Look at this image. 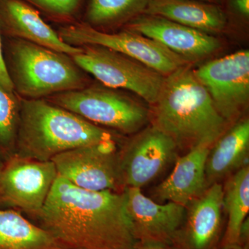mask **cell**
<instances>
[{"instance_id":"29","label":"cell","mask_w":249,"mask_h":249,"mask_svg":"<svg viewBox=\"0 0 249 249\" xmlns=\"http://www.w3.org/2000/svg\"><path fill=\"white\" fill-rule=\"evenodd\" d=\"M4 162L1 160V156H0V173H1V170H2L3 167H4Z\"/></svg>"},{"instance_id":"22","label":"cell","mask_w":249,"mask_h":249,"mask_svg":"<svg viewBox=\"0 0 249 249\" xmlns=\"http://www.w3.org/2000/svg\"><path fill=\"white\" fill-rule=\"evenodd\" d=\"M20 110L21 101L0 84V148L11 155L16 150Z\"/></svg>"},{"instance_id":"24","label":"cell","mask_w":249,"mask_h":249,"mask_svg":"<svg viewBox=\"0 0 249 249\" xmlns=\"http://www.w3.org/2000/svg\"><path fill=\"white\" fill-rule=\"evenodd\" d=\"M0 84L2 85L8 91L14 92V84L11 81L9 70H8L7 66L5 63L4 56H3L1 37H0Z\"/></svg>"},{"instance_id":"30","label":"cell","mask_w":249,"mask_h":249,"mask_svg":"<svg viewBox=\"0 0 249 249\" xmlns=\"http://www.w3.org/2000/svg\"><path fill=\"white\" fill-rule=\"evenodd\" d=\"M228 249H245L242 248V247H240V246H235V247H231V248Z\"/></svg>"},{"instance_id":"11","label":"cell","mask_w":249,"mask_h":249,"mask_svg":"<svg viewBox=\"0 0 249 249\" xmlns=\"http://www.w3.org/2000/svg\"><path fill=\"white\" fill-rule=\"evenodd\" d=\"M178 148L169 136L149 124L119 150L124 188L142 189L176 160Z\"/></svg>"},{"instance_id":"12","label":"cell","mask_w":249,"mask_h":249,"mask_svg":"<svg viewBox=\"0 0 249 249\" xmlns=\"http://www.w3.org/2000/svg\"><path fill=\"white\" fill-rule=\"evenodd\" d=\"M184 220L174 235L173 249H219L222 240L223 188L213 183L186 206Z\"/></svg>"},{"instance_id":"26","label":"cell","mask_w":249,"mask_h":249,"mask_svg":"<svg viewBox=\"0 0 249 249\" xmlns=\"http://www.w3.org/2000/svg\"><path fill=\"white\" fill-rule=\"evenodd\" d=\"M249 217L242 223L239 233L238 246L245 249H249Z\"/></svg>"},{"instance_id":"6","label":"cell","mask_w":249,"mask_h":249,"mask_svg":"<svg viewBox=\"0 0 249 249\" xmlns=\"http://www.w3.org/2000/svg\"><path fill=\"white\" fill-rule=\"evenodd\" d=\"M82 49L81 53L71 57L83 71L104 86L128 90L150 106L155 104L165 76L130 57L101 46L84 45Z\"/></svg>"},{"instance_id":"23","label":"cell","mask_w":249,"mask_h":249,"mask_svg":"<svg viewBox=\"0 0 249 249\" xmlns=\"http://www.w3.org/2000/svg\"><path fill=\"white\" fill-rule=\"evenodd\" d=\"M40 9L55 16H68L78 9L80 0H28Z\"/></svg>"},{"instance_id":"14","label":"cell","mask_w":249,"mask_h":249,"mask_svg":"<svg viewBox=\"0 0 249 249\" xmlns=\"http://www.w3.org/2000/svg\"><path fill=\"white\" fill-rule=\"evenodd\" d=\"M125 29L160 42L191 63L212 55L222 46L214 36L154 15H140L127 22Z\"/></svg>"},{"instance_id":"20","label":"cell","mask_w":249,"mask_h":249,"mask_svg":"<svg viewBox=\"0 0 249 249\" xmlns=\"http://www.w3.org/2000/svg\"><path fill=\"white\" fill-rule=\"evenodd\" d=\"M222 188L223 209L227 213L228 221L219 249H228L238 246L240 228L249 217V165L227 178Z\"/></svg>"},{"instance_id":"21","label":"cell","mask_w":249,"mask_h":249,"mask_svg":"<svg viewBox=\"0 0 249 249\" xmlns=\"http://www.w3.org/2000/svg\"><path fill=\"white\" fill-rule=\"evenodd\" d=\"M152 0H90L87 19L91 27L127 24L144 14Z\"/></svg>"},{"instance_id":"8","label":"cell","mask_w":249,"mask_h":249,"mask_svg":"<svg viewBox=\"0 0 249 249\" xmlns=\"http://www.w3.org/2000/svg\"><path fill=\"white\" fill-rule=\"evenodd\" d=\"M194 72L228 124L231 125L242 119L249 101V50L206 62Z\"/></svg>"},{"instance_id":"9","label":"cell","mask_w":249,"mask_h":249,"mask_svg":"<svg viewBox=\"0 0 249 249\" xmlns=\"http://www.w3.org/2000/svg\"><path fill=\"white\" fill-rule=\"evenodd\" d=\"M52 160L58 176L78 188L124 191L116 140L76 147L55 156Z\"/></svg>"},{"instance_id":"4","label":"cell","mask_w":249,"mask_h":249,"mask_svg":"<svg viewBox=\"0 0 249 249\" xmlns=\"http://www.w3.org/2000/svg\"><path fill=\"white\" fill-rule=\"evenodd\" d=\"M11 81L27 99H40L87 87L84 71L70 55L16 39L10 47Z\"/></svg>"},{"instance_id":"16","label":"cell","mask_w":249,"mask_h":249,"mask_svg":"<svg viewBox=\"0 0 249 249\" xmlns=\"http://www.w3.org/2000/svg\"><path fill=\"white\" fill-rule=\"evenodd\" d=\"M249 152V120L245 117L231 124L210 148L205 166L208 187L248 165Z\"/></svg>"},{"instance_id":"1","label":"cell","mask_w":249,"mask_h":249,"mask_svg":"<svg viewBox=\"0 0 249 249\" xmlns=\"http://www.w3.org/2000/svg\"><path fill=\"white\" fill-rule=\"evenodd\" d=\"M34 217L68 249H132L137 242L124 191H88L58 175Z\"/></svg>"},{"instance_id":"17","label":"cell","mask_w":249,"mask_h":249,"mask_svg":"<svg viewBox=\"0 0 249 249\" xmlns=\"http://www.w3.org/2000/svg\"><path fill=\"white\" fill-rule=\"evenodd\" d=\"M2 11L10 33L18 39L70 56L83 52L82 47L64 42L36 10L21 0H3Z\"/></svg>"},{"instance_id":"27","label":"cell","mask_w":249,"mask_h":249,"mask_svg":"<svg viewBox=\"0 0 249 249\" xmlns=\"http://www.w3.org/2000/svg\"><path fill=\"white\" fill-rule=\"evenodd\" d=\"M132 249H173L170 246L163 244L137 242Z\"/></svg>"},{"instance_id":"28","label":"cell","mask_w":249,"mask_h":249,"mask_svg":"<svg viewBox=\"0 0 249 249\" xmlns=\"http://www.w3.org/2000/svg\"><path fill=\"white\" fill-rule=\"evenodd\" d=\"M197 1H205V2L212 3V4L222 5L224 0H197Z\"/></svg>"},{"instance_id":"7","label":"cell","mask_w":249,"mask_h":249,"mask_svg":"<svg viewBox=\"0 0 249 249\" xmlns=\"http://www.w3.org/2000/svg\"><path fill=\"white\" fill-rule=\"evenodd\" d=\"M69 45H98L119 52L166 76L191 62L150 37L124 29L105 33L88 24L62 28L58 34Z\"/></svg>"},{"instance_id":"10","label":"cell","mask_w":249,"mask_h":249,"mask_svg":"<svg viewBox=\"0 0 249 249\" xmlns=\"http://www.w3.org/2000/svg\"><path fill=\"white\" fill-rule=\"evenodd\" d=\"M58 177L52 160L11 155L0 173V201L35 216L43 207Z\"/></svg>"},{"instance_id":"19","label":"cell","mask_w":249,"mask_h":249,"mask_svg":"<svg viewBox=\"0 0 249 249\" xmlns=\"http://www.w3.org/2000/svg\"><path fill=\"white\" fill-rule=\"evenodd\" d=\"M0 249H68L19 212L0 210Z\"/></svg>"},{"instance_id":"5","label":"cell","mask_w":249,"mask_h":249,"mask_svg":"<svg viewBox=\"0 0 249 249\" xmlns=\"http://www.w3.org/2000/svg\"><path fill=\"white\" fill-rule=\"evenodd\" d=\"M48 98L51 103L91 124L124 135H133L150 124V109L114 88L85 87Z\"/></svg>"},{"instance_id":"25","label":"cell","mask_w":249,"mask_h":249,"mask_svg":"<svg viewBox=\"0 0 249 249\" xmlns=\"http://www.w3.org/2000/svg\"><path fill=\"white\" fill-rule=\"evenodd\" d=\"M229 2L234 12L242 17L249 18V0H229Z\"/></svg>"},{"instance_id":"3","label":"cell","mask_w":249,"mask_h":249,"mask_svg":"<svg viewBox=\"0 0 249 249\" xmlns=\"http://www.w3.org/2000/svg\"><path fill=\"white\" fill-rule=\"evenodd\" d=\"M116 140L110 131L44 98L21 100L15 155L47 161L84 145Z\"/></svg>"},{"instance_id":"18","label":"cell","mask_w":249,"mask_h":249,"mask_svg":"<svg viewBox=\"0 0 249 249\" xmlns=\"http://www.w3.org/2000/svg\"><path fill=\"white\" fill-rule=\"evenodd\" d=\"M143 14L167 18L212 36L223 32L229 23L222 5L197 0H152Z\"/></svg>"},{"instance_id":"15","label":"cell","mask_w":249,"mask_h":249,"mask_svg":"<svg viewBox=\"0 0 249 249\" xmlns=\"http://www.w3.org/2000/svg\"><path fill=\"white\" fill-rule=\"evenodd\" d=\"M211 144H200L176 159L169 176L154 189L156 199L186 206L208 188L205 166Z\"/></svg>"},{"instance_id":"13","label":"cell","mask_w":249,"mask_h":249,"mask_svg":"<svg viewBox=\"0 0 249 249\" xmlns=\"http://www.w3.org/2000/svg\"><path fill=\"white\" fill-rule=\"evenodd\" d=\"M125 208L137 242L170 246L181 227L186 209L174 202L160 204L144 196L142 189L124 188Z\"/></svg>"},{"instance_id":"2","label":"cell","mask_w":249,"mask_h":249,"mask_svg":"<svg viewBox=\"0 0 249 249\" xmlns=\"http://www.w3.org/2000/svg\"><path fill=\"white\" fill-rule=\"evenodd\" d=\"M150 107V124L169 136L178 149L188 151L200 144L213 145L231 126L214 107L191 64L165 76Z\"/></svg>"}]
</instances>
